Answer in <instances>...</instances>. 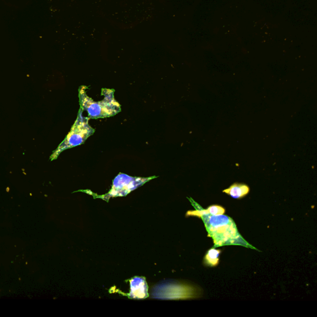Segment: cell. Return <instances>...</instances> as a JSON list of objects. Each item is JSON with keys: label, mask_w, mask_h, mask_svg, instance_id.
<instances>
[{"label": "cell", "mask_w": 317, "mask_h": 317, "mask_svg": "<svg viewBox=\"0 0 317 317\" xmlns=\"http://www.w3.org/2000/svg\"><path fill=\"white\" fill-rule=\"evenodd\" d=\"M83 110L79 109L78 117L66 138L51 157V161L56 159L62 152L83 144L89 136L94 134L95 129L89 125V118L85 117Z\"/></svg>", "instance_id": "obj_3"}, {"label": "cell", "mask_w": 317, "mask_h": 317, "mask_svg": "<svg viewBox=\"0 0 317 317\" xmlns=\"http://www.w3.org/2000/svg\"><path fill=\"white\" fill-rule=\"evenodd\" d=\"M196 211L188 212L189 215L199 217L203 220L209 238L213 240L214 247L224 246H242L254 249L239 234L233 219L228 216L212 215L204 213L201 207Z\"/></svg>", "instance_id": "obj_1"}, {"label": "cell", "mask_w": 317, "mask_h": 317, "mask_svg": "<svg viewBox=\"0 0 317 317\" xmlns=\"http://www.w3.org/2000/svg\"><path fill=\"white\" fill-rule=\"evenodd\" d=\"M156 177L141 178V177H133L124 174H119L113 182L111 190L107 196H126L129 192L134 190L151 179Z\"/></svg>", "instance_id": "obj_4"}, {"label": "cell", "mask_w": 317, "mask_h": 317, "mask_svg": "<svg viewBox=\"0 0 317 317\" xmlns=\"http://www.w3.org/2000/svg\"><path fill=\"white\" fill-rule=\"evenodd\" d=\"M131 290L129 296L133 299H145L148 296V285L145 279L133 278L130 282Z\"/></svg>", "instance_id": "obj_5"}, {"label": "cell", "mask_w": 317, "mask_h": 317, "mask_svg": "<svg viewBox=\"0 0 317 317\" xmlns=\"http://www.w3.org/2000/svg\"><path fill=\"white\" fill-rule=\"evenodd\" d=\"M86 86H81L79 89L80 108L86 111L91 119L107 118L116 116L121 112V106L115 99L114 89H102L104 99L101 101H94L87 96Z\"/></svg>", "instance_id": "obj_2"}, {"label": "cell", "mask_w": 317, "mask_h": 317, "mask_svg": "<svg viewBox=\"0 0 317 317\" xmlns=\"http://www.w3.org/2000/svg\"><path fill=\"white\" fill-rule=\"evenodd\" d=\"M204 213L212 214V215H221L225 213V209L221 206L212 205L208 209H203Z\"/></svg>", "instance_id": "obj_8"}, {"label": "cell", "mask_w": 317, "mask_h": 317, "mask_svg": "<svg viewBox=\"0 0 317 317\" xmlns=\"http://www.w3.org/2000/svg\"><path fill=\"white\" fill-rule=\"evenodd\" d=\"M250 188L248 186L244 184L235 183L228 189L224 190L223 192L229 194L234 198L241 199L248 194Z\"/></svg>", "instance_id": "obj_6"}, {"label": "cell", "mask_w": 317, "mask_h": 317, "mask_svg": "<svg viewBox=\"0 0 317 317\" xmlns=\"http://www.w3.org/2000/svg\"><path fill=\"white\" fill-rule=\"evenodd\" d=\"M221 254L220 250L214 248L209 249L204 258V263L206 265L214 267L218 265L219 261V254Z\"/></svg>", "instance_id": "obj_7"}]
</instances>
